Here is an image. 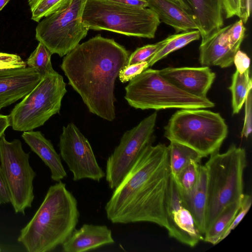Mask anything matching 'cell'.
Returning a JSON list of instances; mask_svg holds the SVG:
<instances>
[{"label": "cell", "mask_w": 252, "mask_h": 252, "mask_svg": "<svg viewBox=\"0 0 252 252\" xmlns=\"http://www.w3.org/2000/svg\"><path fill=\"white\" fill-rule=\"evenodd\" d=\"M171 179L167 146H148L113 189L104 207L107 219L114 223L151 222L166 229Z\"/></svg>", "instance_id": "1"}, {"label": "cell", "mask_w": 252, "mask_h": 252, "mask_svg": "<svg viewBox=\"0 0 252 252\" xmlns=\"http://www.w3.org/2000/svg\"><path fill=\"white\" fill-rule=\"evenodd\" d=\"M129 55L115 40L98 34L64 56L61 67L89 111L112 122L116 117L115 81Z\"/></svg>", "instance_id": "2"}, {"label": "cell", "mask_w": 252, "mask_h": 252, "mask_svg": "<svg viewBox=\"0 0 252 252\" xmlns=\"http://www.w3.org/2000/svg\"><path fill=\"white\" fill-rule=\"evenodd\" d=\"M77 201L61 181L51 186L44 199L18 238L29 252H47L62 245L76 228Z\"/></svg>", "instance_id": "3"}, {"label": "cell", "mask_w": 252, "mask_h": 252, "mask_svg": "<svg viewBox=\"0 0 252 252\" xmlns=\"http://www.w3.org/2000/svg\"><path fill=\"white\" fill-rule=\"evenodd\" d=\"M210 156L204 165L207 171L205 232L225 207L241 200L244 194L243 176L247 165L245 149L235 144L224 153L218 152Z\"/></svg>", "instance_id": "4"}, {"label": "cell", "mask_w": 252, "mask_h": 252, "mask_svg": "<svg viewBox=\"0 0 252 252\" xmlns=\"http://www.w3.org/2000/svg\"><path fill=\"white\" fill-rule=\"evenodd\" d=\"M228 134L224 119L219 113L203 109H181L164 127L170 141L187 146L203 158L219 152Z\"/></svg>", "instance_id": "5"}, {"label": "cell", "mask_w": 252, "mask_h": 252, "mask_svg": "<svg viewBox=\"0 0 252 252\" xmlns=\"http://www.w3.org/2000/svg\"><path fill=\"white\" fill-rule=\"evenodd\" d=\"M82 21L89 30L147 38L155 37L160 23L148 7H131L110 0H87Z\"/></svg>", "instance_id": "6"}, {"label": "cell", "mask_w": 252, "mask_h": 252, "mask_svg": "<svg viewBox=\"0 0 252 252\" xmlns=\"http://www.w3.org/2000/svg\"><path fill=\"white\" fill-rule=\"evenodd\" d=\"M125 91V99L135 109H194L215 106L207 97L197 96L180 90L163 77L158 70L152 68L146 69L130 80Z\"/></svg>", "instance_id": "7"}, {"label": "cell", "mask_w": 252, "mask_h": 252, "mask_svg": "<svg viewBox=\"0 0 252 252\" xmlns=\"http://www.w3.org/2000/svg\"><path fill=\"white\" fill-rule=\"evenodd\" d=\"M66 92L61 75L56 71L46 75L11 111L10 126L14 130L24 132L43 126L59 113Z\"/></svg>", "instance_id": "8"}, {"label": "cell", "mask_w": 252, "mask_h": 252, "mask_svg": "<svg viewBox=\"0 0 252 252\" xmlns=\"http://www.w3.org/2000/svg\"><path fill=\"white\" fill-rule=\"evenodd\" d=\"M87 0H68L54 13L39 21L35 38L52 54L65 56L84 38L89 30L83 23Z\"/></svg>", "instance_id": "9"}, {"label": "cell", "mask_w": 252, "mask_h": 252, "mask_svg": "<svg viewBox=\"0 0 252 252\" xmlns=\"http://www.w3.org/2000/svg\"><path fill=\"white\" fill-rule=\"evenodd\" d=\"M30 153H26L21 141H8L3 133L0 137V163L10 195V203L16 213L25 214L34 199L33 181L36 173L31 167Z\"/></svg>", "instance_id": "10"}, {"label": "cell", "mask_w": 252, "mask_h": 252, "mask_svg": "<svg viewBox=\"0 0 252 252\" xmlns=\"http://www.w3.org/2000/svg\"><path fill=\"white\" fill-rule=\"evenodd\" d=\"M157 118L155 112L126 131L107 158L105 177L111 189L120 184L144 150L153 143Z\"/></svg>", "instance_id": "11"}, {"label": "cell", "mask_w": 252, "mask_h": 252, "mask_svg": "<svg viewBox=\"0 0 252 252\" xmlns=\"http://www.w3.org/2000/svg\"><path fill=\"white\" fill-rule=\"evenodd\" d=\"M59 149L60 156L73 174L74 181L89 179L99 182L105 177L90 142L74 124L63 126Z\"/></svg>", "instance_id": "12"}, {"label": "cell", "mask_w": 252, "mask_h": 252, "mask_svg": "<svg viewBox=\"0 0 252 252\" xmlns=\"http://www.w3.org/2000/svg\"><path fill=\"white\" fill-rule=\"evenodd\" d=\"M166 211L167 230L170 237L190 247H194L203 236L197 228L190 211L184 205L179 188L171 177Z\"/></svg>", "instance_id": "13"}, {"label": "cell", "mask_w": 252, "mask_h": 252, "mask_svg": "<svg viewBox=\"0 0 252 252\" xmlns=\"http://www.w3.org/2000/svg\"><path fill=\"white\" fill-rule=\"evenodd\" d=\"M42 79L28 67L0 70V111L24 98Z\"/></svg>", "instance_id": "14"}, {"label": "cell", "mask_w": 252, "mask_h": 252, "mask_svg": "<svg viewBox=\"0 0 252 252\" xmlns=\"http://www.w3.org/2000/svg\"><path fill=\"white\" fill-rule=\"evenodd\" d=\"M158 70L163 77L180 90L202 97H207L216 77L215 73L207 66L168 67Z\"/></svg>", "instance_id": "15"}, {"label": "cell", "mask_w": 252, "mask_h": 252, "mask_svg": "<svg viewBox=\"0 0 252 252\" xmlns=\"http://www.w3.org/2000/svg\"><path fill=\"white\" fill-rule=\"evenodd\" d=\"M196 23L202 39L223 25L221 0H176Z\"/></svg>", "instance_id": "16"}, {"label": "cell", "mask_w": 252, "mask_h": 252, "mask_svg": "<svg viewBox=\"0 0 252 252\" xmlns=\"http://www.w3.org/2000/svg\"><path fill=\"white\" fill-rule=\"evenodd\" d=\"M229 27L220 28L202 39L199 46V61L204 66H230L237 51L230 46L226 32Z\"/></svg>", "instance_id": "17"}, {"label": "cell", "mask_w": 252, "mask_h": 252, "mask_svg": "<svg viewBox=\"0 0 252 252\" xmlns=\"http://www.w3.org/2000/svg\"><path fill=\"white\" fill-rule=\"evenodd\" d=\"M115 243L112 231L104 225L84 224L63 243L65 252H84Z\"/></svg>", "instance_id": "18"}, {"label": "cell", "mask_w": 252, "mask_h": 252, "mask_svg": "<svg viewBox=\"0 0 252 252\" xmlns=\"http://www.w3.org/2000/svg\"><path fill=\"white\" fill-rule=\"evenodd\" d=\"M22 137L31 150L42 159L51 172V178L59 182L67 176L61 156L56 151L51 141L39 131H24Z\"/></svg>", "instance_id": "19"}, {"label": "cell", "mask_w": 252, "mask_h": 252, "mask_svg": "<svg viewBox=\"0 0 252 252\" xmlns=\"http://www.w3.org/2000/svg\"><path fill=\"white\" fill-rule=\"evenodd\" d=\"M148 7L159 21L173 28L176 32L198 30L192 17L176 0H147Z\"/></svg>", "instance_id": "20"}, {"label": "cell", "mask_w": 252, "mask_h": 252, "mask_svg": "<svg viewBox=\"0 0 252 252\" xmlns=\"http://www.w3.org/2000/svg\"><path fill=\"white\" fill-rule=\"evenodd\" d=\"M180 192L184 205L191 213L197 228L204 236L207 204V171L204 165H200L198 179L193 188L188 192Z\"/></svg>", "instance_id": "21"}, {"label": "cell", "mask_w": 252, "mask_h": 252, "mask_svg": "<svg viewBox=\"0 0 252 252\" xmlns=\"http://www.w3.org/2000/svg\"><path fill=\"white\" fill-rule=\"evenodd\" d=\"M241 200L226 207L219 215L203 236V240L215 245L222 241V236L232 223L240 207Z\"/></svg>", "instance_id": "22"}, {"label": "cell", "mask_w": 252, "mask_h": 252, "mask_svg": "<svg viewBox=\"0 0 252 252\" xmlns=\"http://www.w3.org/2000/svg\"><path fill=\"white\" fill-rule=\"evenodd\" d=\"M167 147L171 174L173 179L191 161L201 162L202 158L193 149L177 142L170 141Z\"/></svg>", "instance_id": "23"}, {"label": "cell", "mask_w": 252, "mask_h": 252, "mask_svg": "<svg viewBox=\"0 0 252 252\" xmlns=\"http://www.w3.org/2000/svg\"><path fill=\"white\" fill-rule=\"evenodd\" d=\"M200 33L198 30H191L168 36L164 44L149 60L148 66H152L171 53L179 50L190 42L198 40Z\"/></svg>", "instance_id": "24"}, {"label": "cell", "mask_w": 252, "mask_h": 252, "mask_svg": "<svg viewBox=\"0 0 252 252\" xmlns=\"http://www.w3.org/2000/svg\"><path fill=\"white\" fill-rule=\"evenodd\" d=\"M250 69L243 73L237 70L232 76V81L228 88L232 95L233 114H238L242 109L249 92L252 89V81Z\"/></svg>", "instance_id": "25"}, {"label": "cell", "mask_w": 252, "mask_h": 252, "mask_svg": "<svg viewBox=\"0 0 252 252\" xmlns=\"http://www.w3.org/2000/svg\"><path fill=\"white\" fill-rule=\"evenodd\" d=\"M52 55L45 46L39 42L36 49L27 59L26 64L28 67L35 69L43 78L46 75L56 72L52 65Z\"/></svg>", "instance_id": "26"}, {"label": "cell", "mask_w": 252, "mask_h": 252, "mask_svg": "<svg viewBox=\"0 0 252 252\" xmlns=\"http://www.w3.org/2000/svg\"><path fill=\"white\" fill-rule=\"evenodd\" d=\"M68 0H28L32 13L31 19L39 22L40 20L54 13Z\"/></svg>", "instance_id": "27"}, {"label": "cell", "mask_w": 252, "mask_h": 252, "mask_svg": "<svg viewBox=\"0 0 252 252\" xmlns=\"http://www.w3.org/2000/svg\"><path fill=\"white\" fill-rule=\"evenodd\" d=\"M200 164L199 161H191L174 179L181 192H188L193 188L198 179Z\"/></svg>", "instance_id": "28"}, {"label": "cell", "mask_w": 252, "mask_h": 252, "mask_svg": "<svg viewBox=\"0 0 252 252\" xmlns=\"http://www.w3.org/2000/svg\"><path fill=\"white\" fill-rule=\"evenodd\" d=\"M165 39L155 44H147L137 48L129 57L126 65L148 62L149 60L164 44Z\"/></svg>", "instance_id": "29"}, {"label": "cell", "mask_w": 252, "mask_h": 252, "mask_svg": "<svg viewBox=\"0 0 252 252\" xmlns=\"http://www.w3.org/2000/svg\"><path fill=\"white\" fill-rule=\"evenodd\" d=\"M245 28L243 21L240 19L233 24L229 25L226 34L231 48L238 51L245 36Z\"/></svg>", "instance_id": "30"}, {"label": "cell", "mask_w": 252, "mask_h": 252, "mask_svg": "<svg viewBox=\"0 0 252 252\" xmlns=\"http://www.w3.org/2000/svg\"><path fill=\"white\" fill-rule=\"evenodd\" d=\"M252 203L251 195L244 194L241 199L240 209L235 216L232 223L224 233L222 240L225 239L241 221L242 219L249 212Z\"/></svg>", "instance_id": "31"}, {"label": "cell", "mask_w": 252, "mask_h": 252, "mask_svg": "<svg viewBox=\"0 0 252 252\" xmlns=\"http://www.w3.org/2000/svg\"><path fill=\"white\" fill-rule=\"evenodd\" d=\"M148 62L126 65L119 72L118 75L119 79L123 83L129 82L136 76L148 68Z\"/></svg>", "instance_id": "32"}, {"label": "cell", "mask_w": 252, "mask_h": 252, "mask_svg": "<svg viewBox=\"0 0 252 252\" xmlns=\"http://www.w3.org/2000/svg\"><path fill=\"white\" fill-rule=\"evenodd\" d=\"M27 64L21 57L15 54L0 52V70L26 67Z\"/></svg>", "instance_id": "33"}, {"label": "cell", "mask_w": 252, "mask_h": 252, "mask_svg": "<svg viewBox=\"0 0 252 252\" xmlns=\"http://www.w3.org/2000/svg\"><path fill=\"white\" fill-rule=\"evenodd\" d=\"M252 90L247 94L245 100V114L244 125L241 131L242 137L247 138L251 133L252 130Z\"/></svg>", "instance_id": "34"}, {"label": "cell", "mask_w": 252, "mask_h": 252, "mask_svg": "<svg viewBox=\"0 0 252 252\" xmlns=\"http://www.w3.org/2000/svg\"><path fill=\"white\" fill-rule=\"evenodd\" d=\"M223 10L225 18H230L234 16L239 18L241 15V0H221Z\"/></svg>", "instance_id": "35"}, {"label": "cell", "mask_w": 252, "mask_h": 252, "mask_svg": "<svg viewBox=\"0 0 252 252\" xmlns=\"http://www.w3.org/2000/svg\"><path fill=\"white\" fill-rule=\"evenodd\" d=\"M233 63L239 73H243L250 69V59L244 52L239 49L235 53Z\"/></svg>", "instance_id": "36"}, {"label": "cell", "mask_w": 252, "mask_h": 252, "mask_svg": "<svg viewBox=\"0 0 252 252\" xmlns=\"http://www.w3.org/2000/svg\"><path fill=\"white\" fill-rule=\"evenodd\" d=\"M10 202V195L0 163V204Z\"/></svg>", "instance_id": "37"}, {"label": "cell", "mask_w": 252, "mask_h": 252, "mask_svg": "<svg viewBox=\"0 0 252 252\" xmlns=\"http://www.w3.org/2000/svg\"><path fill=\"white\" fill-rule=\"evenodd\" d=\"M252 10V0H241V8L240 19L244 23H246L250 16Z\"/></svg>", "instance_id": "38"}, {"label": "cell", "mask_w": 252, "mask_h": 252, "mask_svg": "<svg viewBox=\"0 0 252 252\" xmlns=\"http://www.w3.org/2000/svg\"><path fill=\"white\" fill-rule=\"evenodd\" d=\"M121 4L138 8L148 7L147 0H110Z\"/></svg>", "instance_id": "39"}, {"label": "cell", "mask_w": 252, "mask_h": 252, "mask_svg": "<svg viewBox=\"0 0 252 252\" xmlns=\"http://www.w3.org/2000/svg\"><path fill=\"white\" fill-rule=\"evenodd\" d=\"M10 126L8 115L0 114V137L4 133L6 128Z\"/></svg>", "instance_id": "40"}, {"label": "cell", "mask_w": 252, "mask_h": 252, "mask_svg": "<svg viewBox=\"0 0 252 252\" xmlns=\"http://www.w3.org/2000/svg\"><path fill=\"white\" fill-rule=\"evenodd\" d=\"M10 0H0V11L9 2Z\"/></svg>", "instance_id": "41"}, {"label": "cell", "mask_w": 252, "mask_h": 252, "mask_svg": "<svg viewBox=\"0 0 252 252\" xmlns=\"http://www.w3.org/2000/svg\"></svg>", "instance_id": "42"}]
</instances>
